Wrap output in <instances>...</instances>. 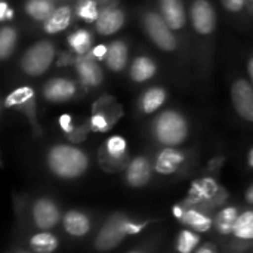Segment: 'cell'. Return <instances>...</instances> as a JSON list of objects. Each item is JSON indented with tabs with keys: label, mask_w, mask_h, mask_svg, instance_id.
<instances>
[{
	"label": "cell",
	"mask_w": 253,
	"mask_h": 253,
	"mask_svg": "<svg viewBox=\"0 0 253 253\" xmlns=\"http://www.w3.org/2000/svg\"><path fill=\"white\" fill-rule=\"evenodd\" d=\"M16 40H18V33L15 27L3 25L0 30V59L3 62L12 56L16 46Z\"/></svg>",
	"instance_id": "cell-27"
},
{
	"label": "cell",
	"mask_w": 253,
	"mask_h": 253,
	"mask_svg": "<svg viewBox=\"0 0 253 253\" xmlns=\"http://www.w3.org/2000/svg\"><path fill=\"white\" fill-rule=\"evenodd\" d=\"M166 98H168V92L162 86H151L141 95L139 110L144 114H154L163 107Z\"/></svg>",
	"instance_id": "cell-21"
},
{
	"label": "cell",
	"mask_w": 253,
	"mask_h": 253,
	"mask_svg": "<svg viewBox=\"0 0 253 253\" xmlns=\"http://www.w3.org/2000/svg\"><path fill=\"white\" fill-rule=\"evenodd\" d=\"M77 92V84L65 77H53L47 80L42 89L43 98L47 102L59 104V102H67L71 98H74Z\"/></svg>",
	"instance_id": "cell-11"
},
{
	"label": "cell",
	"mask_w": 253,
	"mask_h": 253,
	"mask_svg": "<svg viewBox=\"0 0 253 253\" xmlns=\"http://www.w3.org/2000/svg\"><path fill=\"white\" fill-rule=\"evenodd\" d=\"M248 0H221V4L224 9H227L231 13H240L246 7Z\"/></svg>",
	"instance_id": "cell-31"
},
{
	"label": "cell",
	"mask_w": 253,
	"mask_h": 253,
	"mask_svg": "<svg viewBox=\"0 0 253 253\" xmlns=\"http://www.w3.org/2000/svg\"><path fill=\"white\" fill-rule=\"evenodd\" d=\"M187 162V154L176 147H163L154 160V170L159 175L169 176L181 170Z\"/></svg>",
	"instance_id": "cell-10"
},
{
	"label": "cell",
	"mask_w": 253,
	"mask_h": 253,
	"mask_svg": "<svg viewBox=\"0 0 253 253\" xmlns=\"http://www.w3.org/2000/svg\"><path fill=\"white\" fill-rule=\"evenodd\" d=\"M157 73V64L154 59H151L150 56L145 55H139L136 56L129 68V76L130 80L135 83H144L148 82L150 79H153Z\"/></svg>",
	"instance_id": "cell-19"
},
{
	"label": "cell",
	"mask_w": 253,
	"mask_h": 253,
	"mask_svg": "<svg viewBox=\"0 0 253 253\" xmlns=\"http://www.w3.org/2000/svg\"><path fill=\"white\" fill-rule=\"evenodd\" d=\"M126 151H127V142L123 136H120V135L110 136L104 142L102 162L107 160V166H108V163H114V166H119V163L125 160Z\"/></svg>",
	"instance_id": "cell-20"
},
{
	"label": "cell",
	"mask_w": 253,
	"mask_h": 253,
	"mask_svg": "<svg viewBox=\"0 0 253 253\" xmlns=\"http://www.w3.org/2000/svg\"><path fill=\"white\" fill-rule=\"evenodd\" d=\"M125 21H126L125 12L120 7L110 4V6H105L101 9L99 15L93 24H95V30L98 34L113 36L119 30H122V27L125 25Z\"/></svg>",
	"instance_id": "cell-13"
},
{
	"label": "cell",
	"mask_w": 253,
	"mask_h": 253,
	"mask_svg": "<svg viewBox=\"0 0 253 253\" xmlns=\"http://www.w3.org/2000/svg\"><path fill=\"white\" fill-rule=\"evenodd\" d=\"M46 166L56 178L77 179L87 172L89 157L83 150L74 145L58 144L47 151Z\"/></svg>",
	"instance_id": "cell-1"
},
{
	"label": "cell",
	"mask_w": 253,
	"mask_h": 253,
	"mask_svg": "<svg viewBox=\"0 0 253 253\" xmlns=\"http://www.w3.org/2000/svg\"><path fill=\"white\" fill-rule=\"evenodd\" d=\"M62 227L68 236L80 239L90 233L92 221L86 213H83L80 211H68L62 216Z\"/></svg>",
	"instance_id": "cell-15"
},
{
	"label": "cell",
	"mask_w": 253,
	"mask_h": 253,
	"mask_svg": "<svg viewBox=\"0 0 253 253\" xmlns=\"http://www.w3.org/2000/svg\"><path fill=\"white\" fill-rule=\"evenodd\" d=\"M68 46L77 55H86L92 50V34L84 28H77L68 36Z\"/></svg>",
	"instance_id": "cell-26"
},
{
	"label": "cell",
	"mask_w": 253,
	"mask_h": 253,
	"mask_svg": "<svg viewBox=\"0 0 253 253\" xmlns=\"http://www.w3.org/2000/svg\"><path fill=\"white\" fill-rule=\"evenodd\" d=\"M74 64H76L77 76H79L80 82L83 83V86L95 87L102 83L104 71H102L101 65L98 64V59L90 52L86 55H77Z\"/></svg>",
	"instance_id": "cell-9"
},
{
	"label": "cell",
	"mask_w": 253,
	"mask_h": 253,
	"mask_svg": "<svg viewBox=\"0 0 253 253\" xmlns=\"http://www.w3.org/2000/svg\"><path fill=\"white\" fill-rule=\"evenodd\" d=\"M56 50L52 42L49 40H39L33 43L21 56L19 67L22 73L30 77H40L43 76L50 65L53 64Z\"/></svg>",
	"instance_id": "cell-3"
},
{
	"label": "cell",
	"mask_w": 253,
	"mask_h": 253,
	"mask_svg": "<svg viewBox=\"0 0 253 253\" xmlns=\"http://www.w3.org/2000/svg\"><path fill=\"white\" fill-rule=\"evenodd\" d=\"M12 18H13V10L9 9L7 3L3 0V1L0 3V21H1V22H6L7 19H12Z\"/></svg>",
	"instance_id": "cell-32"
},
{
	"label": "cell",
	"mask_w": 253,
	"mask_h": 253,
	"mask_svg": "<svg viewBox=\"0 0 253 253\" xmlns=\"http://www.w3.org/2000/svg\"><path fill=\"white\" fill-rule=\"evenodd\" d=\"M76 15L79 18H82L86 22H95L101 9L98 7V1L96 0H79L77 6L74 7Z\"/></svg>",
	"instance_id": "cell-30"
},
{
	"label": "cell",
	"mask_w": 253,
	"mask_h": 253,
	"mask_svg": "<svg viewBox=\"0 0 253 253\" xmlns=\"http://www.w3.org/2000/svg\"><path fill=\"white\" fill-rule=\"evenodd\" d=\"M24 9L31 19L44 22L56 9V4L55 0H27L24 3Z\"/></svg>",
	"instance_id": "cell-24"
},
{
	"label": "cell",
	"mask_w": 253,
	"mask_h": 253,
	"mask_svg": "<svg viewBox=\"0 0 253 253\" xmlns=\"http://www.w3.org/2000/svg\"><path fill=\"white\" fill-rule=\"evenodd\" d=\"M129 61V47L125 40H113L108 47L104 58V64L107 68L113 73L123 71Z\"/></svg>",
	"instance_id": "cell-16"
},
{
	"label": "cell",
	"mask_w": 253,
	"mask_h": 253,
	"mask_svg": "<svg viewBox=\"0 0 253 253\" xmlns=\"http://www.w3.org/2000/svg\"><path fill=\"white\" fill-rule=\"evenodd\" d=\"M142 25L145 34L156 47L163 52H175L178 49V39L173 34L175 31L166 24L160 12H145V15L142 16Z\"/></svg>",
	"instance_id": "cell-4"
},
{
	"label": "cell",
	"mask_w": 253,
	"mask_h": 253,
	"mask_svg": "<svg viewBox=\"0 0 253 253\" xmlns=\"http://www.w3.org/2000/svg\"><path fill=\"white\" fill-rule=\"evenodd\" d=\"M151 135L156 142L163 147H178L187 141L190 126L185 116L179 111L165 110L154 117L151 123Z\"/></svg>",
	"instance_id": "cell-2"
},
{
	"label": "cell",
	"mask_w": 253,
	"mask_h": 253,
	"mask_svg": "<svg viewBox=\"0 0 253 253\" xmlns=\"http://www.w3.org/2000/svg\"><path fill=\"white\" fill-rule=\"evenodd\" d=\"M245 200H246V203H249V205H252L253 206V184L246 190V193H245Z\"/></svg>",
	"instance_id": "cell-35"
},
{
	"label": "cell",
	"mask_w": 253,
	"mask_h": 253,
	"mask_svg": "<svg viewBox=\"0 0 253 253\" xmlns=\"http://www.w3.org/2000/svg\"><path fill=\"white\" fill-rule=\"evenodd\" d=\"M231 104L237 116L253 123V84L246 79H236L231 84Z\"/></svg>",
	"instance_id": "cell-7"
},
{
	"label": "cell",
	"mask_w": 253,
	"mask_h": 253,
	"mask_svg": "<svg viewBox=\"0 0 253 253\" xmlns=\"http://www.w3.org/2000/svg\"><path fill=\"white\" fill-rule=\"evenodd\" d=\"M240 215V209L237 206H227L222 211H219L213 218V228L221 236H230L233 234L236 221Z\"/></svg>",
	"instance_id": "cell-22"
},
{
	"label": "cell",
	"mask_w": 253,
	"mask_h": 253,
	"mask_svg": "<svg viewBox=\"0 0 253 253\" xmlns=\"http://www.w3.org/2000/svg\"><path fill=\"white\" fill-rule=\"evenodd\" d=\"M231 236L237 240H253V211L240 212Z\"/></svg>",
	"instance_id": "cell-28"
},
{
	"label": "cell",
	"mask_w": 253,
	"mask_h": 253,
	"mask_svg": "<svg viewBox=\"0 0 253 253\" xmlns=\"http://www.w3.org/2000/svg\"><path fill=\"white\" fill-rule=\"evenodd\" d=\"M55 1H64V0H55Z\"/></svg>",
	"instance_id": "cell-40"
},
{
	"label": "cell",
	"mask_w": 253,
	"mask_h": 253,
	"mask_svg": "<svg viewBox=\"0 0 253 253\" xmlns=\"http://www.w3.org/2000/svg\"><path fill=\"white\" fill-rule=\"evenodd\" d=\"M74 13L76 10L71 6H56L52 15L43 22V31L47 34H58L61 31H65L71 25Z\"/></svg>",
	"instance_id": "cell-17"
},
{
	"label": "cell",
	"mask_w": 253,
	"mask_h": 253,
	"mask_svg": "<svg viewBox=\"0 0 253 253\" xmlns=\"http://www.w3.org/2000/svg\"><path fill=\"white\" fill-rule=\"evenodd\" d=\"M197 253H205V252H216V248L212 246V245H206V246H202V248H197Z\"/></svg>",
	"instance_id": "cell-36"
},
{
	"label": "cell",
	"mask_w": 253,
	"mask_h": 253,
	"mask_svg": "<svg viewBox=\"0 0 253 253\" xmlns=\"http://www.w3.org/2000/svg\"><path fill=\"white\" fill-rule=\"evenodd\" d=\"M59 246L58 239L50 231H40L30 239V249L36 253H52Z\"/></svg>",
	"instance_id": "cell-25"
},
{
	"label": "cell",
	"mask_w": 253,
	"mask_h": 253,
	"mask_svg": "<svg viewBox=\"0 0 253 253\" xmlns=\"http://www.w3.org/2000/svg\"><path fill=\"white\" fill-rule=\"evenodd\" d=\"M182 215L178 218L187 228H191L197 233H208L213 227V219L208 215V212L199 208H185L182 206Z\"/></svg>",
	"instance_id": "cell-18"
},
{
	"label": "cell",
	"mask_w": 253,
	"mask_h": 253,
	"mask_svg": "<svg viewBox=\"0 0 253 253\" xmlns=\"http://www.w3.org/2000/svg\"><path fill=\"white\" fill-rule=\"evenodd\" d=\"M70 123H71V117H70V116H62V117L59 119V125H61V127H62L65 132H71V130H73V126H71Z\"/></svg>",
	"instance_id": "cell-34"
},
{
	"label": "cell",
	"mask_w": 253,
	"mask_h": 253,
	"mask_svg": "<svg viewBox=\"0 0 253 253\" xmlns=\"http://www.w3.org/2000/svg\"><path fill=\"white\" fill-rule=\"evenodd\" d=\"M246 163H248V166L253 169V147L251 148V151L248 153V157H246Z\"/></svg>",
	"instance_id": "cell-38"
},
{
	"label": "cell",
	"mask_w": 253,
	"mask_h": 253,
	"mask_svg": "<svg viewBox=\"0 0 253 253\" xmlns=\"http://www.w3.org/2000/svg\"><path fill=\"white\" fill-rule=\"evenodd\" d=\"M31 219L36 228L49 231L53 230L59 221H62V215L53 200L42 197L37 199L31 206Z\"/></svg>",
	"instance_id": "cell-8"
},
{
	"label": "cell",
	"mask_w": 253,
	"mask_h": 253,
	"mask_svg": "<svg viewBox=\"0 0 253 253\" xmlns=\"http://www.w3.org/2000/svg\"><path fill=\"white\" fill-rule=\"evenodd\" d=\"M200 243H202L200 233H197V231H194L191 228H187V230H182L178 234L175 249L181 253H191L197 251Z\"/></svg>",
	"instance_id": "cell-29"
},
{
	"label": "cell",
	"mask_w": 253,
	"mask_h": 253,
	"mask_svg": "<svg viewBox=\"0 0 253 253\" xmlns=\"http://www.w3.org/2000/svg\"><path fill=\"white\" fill-rule=\"evenodd\" d=\"M153 169H154V165L150 162L148 157L138 156V157L132 159L126 168V173H125L126 184L132 188L145 187L153 176Z\"/></svg>",
	"instance_id": "cell-12"
},
{
	"label": "cell",
	"mask_w": 253,
	"mask_h": 253,
	"mask_svg": "<svg viewBox=\"0 0 253 253\" xmlns=\"http://www.w3.org/2000/svg\"><path fill=\"white\" fill-rule=\"evenodd\" d=\"M107 47H108V46H105V44H98V46L92 47L90 53H92L98 61H104L105 53H107Z\"/></svg>",
	"instance_id": "cell-33"
},
{
	"label": "cell",
	"mask_w": 253,
	"mask_h": 253,
	"mask_svg": "<svg viewBox=\"0 0 253 253\" xmlns=\"http://www.w3.org/2000/svg\"><path fill=\"white\" fill-rule=\"evenodd\" d=\"M129 218L122 213L111 215L99 230L96 239H95V249L99 252H107L116 249L126 236H129L127 231Z\"/></svg>",
	"instance_id": "cell-5"
},
{
	"label": "cell",
	"mask_w": 253,
	"mask_h": 253,
	"mask_svg": "<svg viewBox=\"0 0 253 253\" xmlns=\"http://www.w3.org/2000/svg\"><path fill=\"white\" fill-rule=\"evenodd\" d=\"M248 74H249L251 83L253 84V56H251L249 61H248Z\"/></svg>",
	"instance_id": "cell-37"
},
{
	"label": "cell",
	"mask_w": 253,
	"mask_h": 253,
	"mask_svg": "<svg viewBox=\"0 0 253 253\" xmlns=\"http://www.w3.org/2000/svg\"><path fill=\"white\" fill-rule=\"evenodd\" d=\"M190 21L200 37L213 34L216 28V12L209 0H193L190 6Z\"/></svg>",
	"instance_id": "cell-6"
},
{
	"label": "cell",
	"mask_w": 253,
	"mask_h": 253,
	"mask_svg": "<svg viewBox=\"0 0 253 253\" xmlns=\"http://www.w3.org/2000/svg\"><path fill=\"white\" fill-rule=\"evenodd\" d=\"M159 12L173 31H182L187 25V10L182 0H159Z\"/></svg>",
	"instance_id": "cell-14"
},
{
	"label": "cell",
	"mask_w": 253,
	"mask_h": 253,
	"mask_svg": "<svg viewBox=\"0 0 253 253\" xmlns=\"http://www.w3.org/2000/svg\"><path fill=\"white\" fill-rule=\"evenodd\" d=\"M6 107H19L24 110V113H34V92L30 86H21L16 90H13L4 102Z\"/></svg>",
	"instance_id": "cell-23"
},
{
	"label": "cell",
	"mask_w": 253,
	"mask_h": 253,
	"mask_svg": "<svg viewBox=\"0 0 253 253\" xmlns=\"http://www.w3.org/2000/svg\"><path fill=\"white\" fill-rule=\"evenodd\" d=\"M248 1H249V3H253V0H248Z\"/></svg>",
	"instance_id": "cell-39"
}]
</instances>
